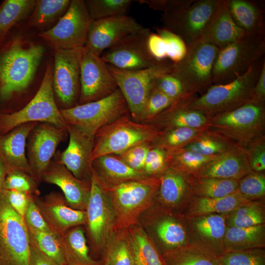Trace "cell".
Here are the masks:
<instances>
[{
  "label": "cell",
  "mask_w": 265,
  "mask_h": 265,
  "mask_svg": "<svg viewBox=\"0 0 265 265\" xmlns=\"http://www.w3.org/2000/svg\"><path fill=\"white\" fill-rule=\"evenodd\" d=\"M53 53L25 22L10 31L0 44V112L21 108L23 100L36 94Z\"/></svg>",
  "instance_id": "cell-1"
},
{
  "label": "cell",
  "mask_w": 265,
  "mask_h": 265,
  "mask_svg": "<svg viewBox=\"0 0 265 265\" xmlns=\"http://www.w3.org/2000/svg\"><path fill=\"white\" fill-rule=\"evenodd\" d=\"M265 57L254 64L243 75L224 84L212 85L200 97H190L187 107L200 111L208 117L224 113L251 101L254 89Z\"/></svg>",
  "instance_id": "cell-2"
},
{
  "label": "cell",
  "mask_w": 265,
  "mask_h": 265,
  "mask_svg": "<svg viewBox=\"0 0 265 265\" xmlns=\"http://www.w3.org/2000/svg\"><path fill=\"white\" fill-rule=\"evenodd\" d=\"M53 55L48 62L43 81L33 97L21 108L10 113L0 112V135L30 122L48 123L68 130L53 89Z\"/></svg>",
  "instance_id": "cell-3"
},
{
  "label": "cell",
  "mask_w": 265,
  "mask_h": 265,
  "mask_svg": "<svg viewBox=\"0 0 265 265\" xmlns=\"http://www.w3.org/2000/svg\"><path fill=\"white\" fill-rule=\"evenodd\" d=\"M161 132L153 125L138 123L126 113L101 128L94 138L92 160L118 155L136 145L151 143Z\"/></svg>",
  "instance_id": "cell-4"
},
{
  "label": "cell",
  "mask_w": 265,
  "mask_h": 265,
  "mask_svg": "<svg viewBox=\"0 0 265 265\" xmlns=\"http://www.w3.org/2000/svg\"><path fill=\"white\" fill-rule=\"evenodd\" d=\"M220 0H167L163 27L180 37L187 46L200 40Z\"/></svg>",
  "instance_id": "cell-5"
},
{
  "label": "cell",
  "mask_w": 265,
  "mask_h": 265,
  "mask_svg": "<svg viewBox=\"0 0 265 265\" xmlns=\"http://www.w3.org/2000/svg\"><path fill=\"white\" fill-rule=\"evenodd\" d=\"M265 34H244L219 50L212 71V83L221 84L244 74L265 57Z\"/></svg>",
  "instance_id": "cell-6"
},
{
  "label": "cell",
  "mask_w": 265,
  "mask_h": 265,
  "mask_svg": "<svg viewBox=\"0 0 265 265\" xmlns=\"http://www.w3.org/2000/svg\"><path fill=\"white\" fill-rule=\"evenodd\" d=\"M159 184L157 177L130 181L106 187L116 217V229L136 224L139 216L152 203Z\"/></svg>",
  "instance_id": "cell-7"
},
{
  "label": "cell",
  "mask_w": 265,
  "mask_h": 265,
  "mask_svg": "<svg viewBox=\"0 0 265 265\" xmlns=\"http://www.w3.org/2000/svg\"><path fill=\"white\" fill-rule=\"evenodd\" d=\"M65 122L94 138L102 127L130 112L127 102L119 89L97 101L60 110Z\"/></svg>",
  "instance_id": "cell-8"
},
{
  "label": "cell",
  "mask_w": 265,
  "mask_h": 265,
  "mask_svg": "<svg viewBox=\"0 0 265 265\" xmlns=\"http://www.w3.org/2000/svg\"><path fill=\"white\" fill-rule=\"evenodd\" d=\"M85 211V225L92 248L95 252L102 253L116 229V217L108 191L93 168L90 195Z\"/></svg>",
  "instance_id": "cell-9"
},
{
  "label": "cell",
  "mask_w": 265,
  "mask_h": 265,
  "mask_svg": "<svg viewBox=\"0 0 265 265\" xmlns=\"http://www.w3.org/2000/svg\"><path fill=\"white\" fill-rule=\"evenodd\" d=\"M0 265H30L26 225L2 192L0 194Z\"/></svg>",
  "instance_id": "cell-10"
},
{
  "label": "cell",
  "mask_w": 265,
  "mask_h": 265,
  "mask_svg": "<svg viewBox=\"0 0 265 265\" xmlns=\"http://www.w3.org/2000/svg\"><path fill=\"white\" fill-rule=\"evenodd\" d=\"M173 63L165 59L149 68L136 71L121 70L106 64L127 102L132 119L136 122L139 123L153 81L160 75L170 72Z\"/></svg>",
  "instance_id": "cell-11"
},
{
  "label": "cell",
  "mask_w": 265,
  "mask_h": 265,
  "mask_svg": "<svg viewBox=\"0 0 265 265\" xmlns=\"http://www.w3.org/2000/svg\"><path fill=\"white\" fill-rule=\"evenodd\" d=\"M219 49L201 40L187 46L185 56L173 63L171 72L192 95L205 92L212 85V71Z\"/></svg>",
  "instance_id": "cell-12"
},
{
  "label": "cell",
  "mask_w": 265,
  "mask_h": 265,
  "mask_svg": "<svg viewBox=\"0 0 265 265\" xmlns=\"http://www.w3.org/2000/svg\"><path fill=\"white\" fill-rule=\"evenodd\" d=\"M83 52V47L53 50L52 85L55 100L60 110L78 105Z\"/></svg>",
  "instance_id": "cell-13"
},
{
  "label": "cell",
  "mask_w": 265,
  "mask_h": 265,
  "mask_svg": "<svg viewBox=\"0 0 265 265\" xmlns=\"http://www.w3.org/2000/svg\"><path fill=\"white\" fill-rule=\"evenodd\" d=\"M91 22L85 1L71 0L67 12L56 24L38 35L53 50L83 47Z\"/></svg>",
  "instance_id": "cell-14"
},
{
  "label": "cell",
  "mask_w": 265,
  "mask_h": 265,
  "mask_svg": "<svg viewBox=\"0 0 265 265\" xmlns=\"http://www.w3.org/2000/svg\"><path fill=\"white\" fill-rule=\"evenodd\" d=\"M150 32L149 28L143 27L106 50L100 56L106 64L121 70L136 71L149 68L159 62L148 49Z\"/></svg>",
  "instance_id": "cell-15"
},
{
  "label": "cell",
  "mask_w": 265,
  "mask_h": 265,
  "mask_svg": "<svg viewBox=\"0 0 265 265\" xmlns=\"http://www.w3.org/2000/svg\"><path fill=\"white\" fill-rule=\"evenodd\" d=\"M80 91L78 105L99 100L118 89L101 56L83 47L80 64Z\"/></svg>",
  "instance_id": "cell-16"
},
{
  "label": "cell",
  "mask_w": 265,
  "mask_h": 265,
  "mask_svg": "<svg viewBox=\"0 0 265 265\" xmlns=\"http://www.w3.org/2000/svg\"><path fill=\"white\" fill-rule=\"evenodd\" d=\"M68 130L48 123H37L28 136L26 158L33 177L39 184L56 149L65 140Z\"/></svg>",
  "instance_id": "cell-17"
},
{
  "label": "cell",
  "mask_w": 265,
  "mask_h": 265,
  "mask_svg": "<svg viewBox=\"0 0 265 265\" xmlns=\"http://www.w3.org/2000/svg\"><path fill=\"white\" fill-rule=\"evenodd\" d=\"M143 27L127 15L92 20L84 47L100 56L106 50Z\"/></svg>",
  "instance_id": "cell-18"
},
{
  "label": "cell",
  "mask_w": 265,
  "mask_h": 265,
  "mask_svg": "<svg viewBox=\"0 0 265 265\" xmlns=\"http://www.w3.org/2000/svg\"><path fill=\"white\" fill-rule=\"evenodd\" d=\"M34 200L44 220L57 236L72 227L85 224L86 211L71 208L59 192L52 191L41 198L34 195Z\"/></svg>",
  "instance_id": "cell-19"
},
{
  "label": "cell",
  "mask_w": 265,
  "mask_h": 265,
  "mask_svg": "<svg viewBox=\"0 0 265 265\" xmlns=\"http://www.w3.org/2000/svg\"><path fill=\"white\" fill-rule=\"evenodd\" d=\"M68 133L67 147L55 157L76 178L90 181L94 138L71 125H68Z\"/></svg>",
  "instance_id": "cell-20"
},
{
  "label": "cell",
  "mask_w": 265,
  "mask_h": 265,
  "mask_svg": "<svg viewBox=\"0 0 265 265\" xmlns=\"http://www.w3.org/2000/svg\"><path fill=\"white\" fill-rule=\"evenodd\" d=\"M42 181L58 186L71 208L86 211L90 195V181L76 178L55 157L44 173Z\"/></svg>",
  "instance_id": "cell-21"
},
{
  "label": "cell",
  "mask_w": 265,
  "mask_h": 265,
  "mask_svg": "<svg viewBox=\"0 0 265 265\" xmlns=\"http://www.w3.org/2000/svg\"><path fill=\"white\" fill-rule=\"evenodd\" d=\"M37 123H25L0 135V159L5 166L7 173L18 170L33 177L26 154V147L29 134Z\"/></svg>",
  "instance_id": "cell-22"
},
{
  "label": "cell",
  "mask_w": 265,
  "mask_h": 265,
  "mask_svg": "<svg viewBox=\"0 0 265 265\" xmlns=\"http://www.w3.org/2000/svg\"><path fill=\"white\" fill-rule=\"evenodd\" d=\"M244 34L234 22L228 8L227 0H220L200 40L221 49Z\"/></svg>",
  "instance_id": "cell-23"
},
{
  "label": "cell",
  "mask_w": 265,
  "mask_h": 265,
  "mask_svg": "<svg viewBox=\"0 0 265 265\" xmlns=\"http://www.w3.org/2000/svg\"><path fill=\"white\" fill-rule=\"evenodd\" d=\"M264 103L252 101L230 111L213 116L214 126L234 133L248 132L259 127L264 118Z\"/></svg>",
  "instance_id": "cell-24"
},
{
  "label": "cell",
  "mask_w": 265,
  "mask_h": 265,
  "mask_svg": "<svg viewBox=\"0 0 265 265\" xmlns=\"http://www.w3.org/2000/svg\"><path fill=\"white\" fill-rule=\"evenodd\" d=\"M190 97L175 101L145 124L153 125L160 132L177 128L198 129L202 127L207 123L208 117L200 111L187 107V101Z\"/></svg>",
  "instance_id": "cell-25"
},
{
  "label": "cell",
  "mask_w": 265,
  "mask_h": 265,
  "mask_svg": "<svg viewBox=\"0 0 265 265\" xmlns=\"http://www.w3.org/2000/svg\"><path fill=\"white\" fill-rule=\"evenodd\" d=\"M92 168L106 186L152 177L143 171L131 168L115 155H106L95 159L92 160Z\"/></svg>",
  "instance_id": "cell-26"
},
{
  "label": "cell",
  "mask_w": 265,
  "mask_h": 265,
  "mask_svg": "<svg viewBox=\"0 0 265 265\" xmlns=\"http://www.w3.org/2000/svg\"><path fill=\"white\" fill-rule=\"evenodd\" d=\"M250 170L243 155L236 151H226L203 166L200 170L201 178L238 180Z\"/></svg>",
  "instance_id": "cell-27"
},
{
  "label": "cell",
  "mask_w": 265,
  "mask_h": 265,
  "mask_svg": "<svg viewBox=\"0 0 265 265\" xmlns=\"http://www.w3.org/2000/svg\"><path fill=\"white\" fill-rule=\"evenodd\" d=\"M57 237L66 265H103V261L90 255L81 225L72 227Z\"/></svg>",
  "instance_id": "cell-28"
},
{
  "label": "cell",
  "mask_w": 265,
  "mask_h": 265,
  "mask_svg": "<svg viewBox=\"0 0 265 265\" xmlns=\"http://www.w3.org/2000/svg\"><path fill=\"white\" fill-rule=\"evenodd\" d=\"M236 25L245 34H265V11L258 2L249 0H227Z\"/></svg>",
  "instance_id": "cell-29"
},
{
  "label": "cell",
  "mask_w": 265,
  "mask_h": 265,
  "mask_svg": "<svg viewBox=\"0 0 265 265\" xmlns=\"http://www.w3.org/2000/svg\"><path fill=\"white\" fill-rule=\"evenodd\" d=\"M71 0H36L31 14L25 22L27 26L38 33L54 26L68 9Z\"/></svg>",
  "instance_id": "cell-30"
},
{
  "label": "cell",
  "mask_w": 265,
  "mask_h": 265,
  "mask_svg": "<svg viewBox=\"0 0 265 265\" xmlns=\"http://www.w3.org/2000/svg\"><path fill=\"white\" fill-rule=\"evenodd\" d=\"M224 239V252L262 248L265 246V225L226 228Z\"/></svg>",
  "instance_id": "cell-31"
},
{
  "label": "cell",
  "mask_w": 265,
  "mask_h": 265,
  "mask_svg": "<svg viewBox=\"0 0 265 265\" xmlns=\"http://www.w3.org/2000/svg\"><path fill=\"white\" fill-rule=\"evenodd\" d=\"M135 265H166L147 234L135 224L127 228Z\"/></svg>",
  "instance_id": "cell-32"
},
{
  "label": "cell",
  "mask_w": 265,
  "mask_h": 265,
  "mask_svg": "<svg viewBox=\"0 0 265 265\" xmlns=\"http://www.w3.org/2000/svg\"><path fill=\"white\" fill-rule=\"evenodd\" d=\"M36 0H4L0 4V44L17 25L26 22Z\"/></svg>",
  "instance_id": "cell-33"
},
{
  "label": "cell",
  "mask_w": 265,
  "mask_h": 265,
  "mask_svg": "<svg viewBox=\"0 0 265 265\" xmlns=\"http://www.w3.org/2000/svg\"><path fill=\"white\" fill-rule=\"evenodd\" d=\"M102 253L103 265H135L127 228L115 229Z\"/></svg>",
  "instance_id": "cell-34"
},
{
  "label": "cell",
  "mask_w": 265,
  "mask_h": 265,
  "mask_svg": "<svg viewBox=\"0 0 265 265\" xmlns=\"http://www.w3.org/2000/svg\"><path fill=\"white\" fill-rule=\"evenodd\" d=\"M250 202L238 190L224 197L197 198L191 208L193 215L201 216L210 214L233 212L240 206Z\"/></svg>",
  "instance_id": "cell-35"
},
{
  "label": "cell",
  "mask_w": 265,
  "mask_h": 265,
  "mask_svg": "<svg viewBox=\"0 0 265 265\" xmlns=\"http://www.w3.org/2000/svg\"><path fill=\"white\" fill-rule=\"evenodd\" d=\"M157 190L161 201L174 206L180 202L187 189L186 180L181 171L166 168L161 172Z\"/></svg>",
  "instance_id": "cell-36"
},
{
  "label": "cell",
  "mask_w": 265,
  "mask_h": 265,
  "mask_svg": "<svg viewBox=\"0 0 265 265\" xmlns=\"http://www.w3.org/2000/svg\"><path fill=\"white\" fill-rule=\"evenodd\" d=\"M219 256L209 249L199 247H180L162 255L166 265H219Z\"/></svg>",
  "instance_id": "cell-37"
},
{
  "label": "cell",
  "mask_w": 265,
  "mask_h": 265,
  "mask_svg": "<svg viewBox=\"0 0 265 265\" xmlns=\"http://www.w3.org/2000/svg\"><path fill=\"white\" fill-rule=\"evenodd\" d=\"M92 20L127 15L132 0H84Z\"/></svg>",
  "instance_id": "cell-38"
},
{
  "label": "cell",
  "mask_w": 265,
  "mask_h": 265,
  "mask_svg": "<svg viewBox=\"0 0 265 265\" xmlns=\"http://www.w3.org/2000/svg\"><path fill=\"white\" fill-rule=\"evenodd\" d=\"M198 132L197 129L177 128L161 132L151 143L152 147L162 149L167 152L182 148Z\"/></svg>",
  "instance_id": "cell-39"
},
{
  "label": "cell",
  "mask_w": 265,
  "mask_h": 265,
  "mask_svg": "<svg viewBox=\"0 0 265 265\" xmlns=\"http://www.w3.org/2000/svg\"><path fill=\"white\" fill-rule=\"evenodd\" d=\"M157 235L169 252L180 248L186 238V232L183 226L170 217L159 221L156 226Z\"/></svg>",
  "instance_id": "cell-40"
},
{
  "label": "cell",
  "mask_w": 265,
  "mask_h": 265,
  "mask_svg": "<svg viewBox=\"0 0 265 265\" xmlns=\"http://www.w3.org/2000/svg\"><path fill=\"white\" fill-rule=\"evenodd\" d=\"M237 180L214 178H201L195 187L200 197L219 198L226 196L238 190Z\"/></svg>",
  "instance_id": "cell-41"
},
{
  "label": "cell",
  "mask_w": 265,
  "mask_h": 265,
  "mask_svg": "<svg viewBox=\"0 0 265 265\" xmlns=\"http://www.w3.org/2000/svg\"><path fill=\"white\" fill-rule=\"evenodd\" d=\"M167 153L168 157L166 168H174L180 171L185 169H200L217 156H205L182 149Z\"/></svg>",
  "instance_id": "cell-42"
},
{
  "label": "cell",
  "mask_w": 265,
  "mask_h": 265,
  "mask_svg": "<svg viewBox=\"0 0 265 265\" xmlns=\"http://www.w3.org/2000/svg\"><path fill=\"white\" fill-rule=\"evenodd\" d=\"M26 228L29 237L44 254L59 264L66 265L56 234L53 232L39 231L27 226Z\"/></svg>",
  "instance_id": "cell-43"
},
{
  "label": "cell",
  "mask_w": 265,
  "mask_h": 265,
  "mask_svg": "<svg viewBox=\"0 0 265 265\" xmlns=\"http://www.w3.org/2000/svg\"><path fill=\"white\" fill-rule=\"evenodd\" d=\"M264 222L262 208L258 204L250 202L233 211L229 219L230 227L239 228L252 227Z\"/></svg>",
  "instance_id": "cell-44"
},
{
  "label": "cell",
  "mask_w": 265,
  "mask_h": 265,
  "mask_svg": "<svg viewBox=\"0 0 265 265\" xmlns=\"http://www.w3.org/2000/svg\"><path fill=\"white\" fill-rule=\"evenodd\" d=\"M152 88L160 91L174 101L193 96L181 80L171 71L156 79Z\"/></svg>",
  "instance_id": "cell-45"
},
{
  "label": "cell",
  "mask_w": 265,
  "mask_h": 265,
  "mask_svg": "<svg viewBox=\"0 0 265 265\" xmlns=\"http://www.w3.org/2000/svg\"><path fill=\"white\" fill-rule=\"evenodd\" d=\"M219 265H265L262 248L224 252L218 256Z\"/></svg>",
  "instance_id": "cell-46"
},
{
  "label": "cell",
  "mask_w": 265,
  "mask_h": 265,
  "mask_svg": "<svg viewBox=\"0 0 265 265\" xmlns=\"http://www.w3.org/2000/svg\"><path fill=\"white\" fill-rule=\"evenodd\" d=\"M195 226L202 237L212 241L223 239L226 229L224 217L216 213L201 216Z\"/></svg>",
  "instance_id": "cell-47"
},
{
  "label": "cell",
  "mask_w": 265,
  "mask_h": 265,
  "mask_svg": "<svg viewBox=\"0 0 265 265\" xmlns=\"http://www.w3.org/2000/svg\"><path fill=\"white\" fill-rule=\"evenodd\" d=\"M174 102L160 91L152 88L141 112L139 123H146Z\"/></svg>",
  "instance_id": "cell-48"
},
{
  "label": "cell",
  "mask_w": 265,
  "mask_h": 265,
  "mask_svg": "<svg viewBox=\"0 0 265 265\" xmlns=\"http://www.w3.org/2000/svg\"><path fill=\"white\" fill-rule=\"evenodd\" d=\"M38 184L31 176L21 171L14 170L7 173L4 189L15 190L31 195L38 196Z\"/></svg>",
  "instance_id": "cell-49"
},
{
  "label": "cell",
  "mask_w": 265,
  "mask_h": 265,
  "mask_svg": "<svg viewBox=\"0 0 265 265\" xmlns=\"http://www.w3.org/2000/svg\"><path fill=\"white\" fill-rule=\"evenodd\" d=\"M156 30L165 42L168 59L173 63L182 59L187 51V46L183 40L163 27Z\"/></svg>",
  "instance_id": "cell-50"
},
{
  "label": "cell",
  "mask_w": 265,
  "mask_h": 265,
  "mask_svg": "<svg viewBox=\"0 0 265 265\" xmlns=\"http://www.w3.org/2000/svg\"><path fill=\"white\" fill-rule=\"evenodd\" d=\"M238 190L249 200L263 197L265 194V176L258 173L247 175L238 183Z\"/></svg>",
  "instance_id": "cell-51"
},
{
  "label": "cell",
  "mask_w": 265,
  "mask_h": 265,
  "mask_svg": "<svg viewBox=\"0 0 265 265\" xmlns=\"http://www.w3.org/2000/svg\"><path fill=\"white\" fill-rule=\"evenodd\" d=\"M151 148L150 143L141 144L115 155L131 168L144 172L146 156Z\"/></svg>",
  "instance_id": "cell-52"
},
{
  "label": "cell",
  "mask_w": 265,
  "mask_h": 265,
  "mask_svg": "<svg viewBox=\"0 0 265 265\" xmlns=\"http://www.w3.org/2000/svg\"><path fill=\"white\" fill-rule=\"evenodd\" d=\"M167 157L165 151L152 147L146 156L144 172L149 176L156 177L166 168Z\"/></svg>",
  "instance_id": "cell-53"
},
{
  "label": "cell",
  "mask_w": 265,
  "mask_h": 265,
  "mask_svg": "<svg viewBox=\"0 0 265 265\" xmlns=\"http://www.w3.org/2000/svg\"><path fill=\"white\" fill-rule=\"evenodd\" d=\"M190 151L205 156H214L226 151L225 145L221 142L210 138H202L180 148Z\"/></svg>",
  "instance_id": "cell-54"
},
{
  "label": "cell",
  "mask_w": 265,
  "mask_h": 265,
  "mask_svg": "<svg viewBox=\"0 0 265 265\" xmlns=\"http://www.w3.org/2000/svg\"><path fill=\"white\" fill-rule=\"evenodd\" d=\"M34 196H31L24 215V220L26 226L39 231L53 232L39 212Z\"/></svg>",
  "instance_id": "cell-55"
},
{
  "label": "cell",
  "mask_w": 265,
  "mask_h": 265,
  "mask_svg": "<svg viewBox=\"0 0 265 265\" xmlns=\"http://www.w3.org/2000/svg\"><path fill=\"white\" fill-rule=\"evenodd\" d=\"M3 194L12 208L24 219L31 195L15 190L3 189Z\"/></svg>",
  "instance_id": "cell-56"
},
{
  "label": "cell",
  "mask_w": 265,
  "mask_h": 265,
  "mask_svg": "<svg viewBox=\"0 0 265 265\" xmlns=\"http://www.w3.org/2000/svg\"><path fill=\"white\" fill-rule=\"evenodd\" d=\"M147 47L151 56L158 61L167 59L164 41L157 33L151 32L147 39Z\"/></svg>",
  "instance_id": "cell-57"
},
{
  "label": "cell",
  "mask_w": 265,
  "mask_h": 265,
  "mask_svg": "<svg viewBox=\"0 0 265 265\" xmlns=\"http://www.w3.org/2000/svg\"><path fill=\"white\" fill-rule=\"evenodd\" d=\"M29 244L30 265H63L44 254L30 238Z\"/></svg>",
  "instance_id": "cell-58"
},
{
  "label": "cell",
  "mask_w": 265,
  "mask_h": 265,
  "mask_svg": "<svg viewBox=\"0 0 265 265\" xmlns=\"http://www.w3.org/2000/svg\"><path fill=\"white\" fill-rule=\"evenodd\" d=\"M251 167L257 171L265 169V149L262 145H258L252 151L250 158Z\"/></svg>",
  "instance_id": "cell-59"
},
{
  "label": "cell",
  "mask_w": 265,
  "mask_h": 265,
  "mask_svg": "<svg viewBox=\"0 0 265 265\" xmlns=\"http://www.w3.org/2000/svg\"><path fill=\"white\" fill-rule=\"evenodd\" d=\"M265 100V63L261 71L259 77L256 83L253 98L251 101L264 103Z\"/></svg>",
  "instance_id": "cell-60"
},
{
  "label": "cell",
  "mask_w": 265,
  "mask_h": 265,
  "mask_svg": "<svg viewBox=\"0 0 265 265\" xmlns=\"http://www.w3.org/2000/svg\"><path fill=\"white\" fill-rule=\"evenodd\" d=\"M140 3H145L151 8L163 12L165 9L167 0H135Z\"/></svg>",
  "instance_id": "cell-61"
},
{
  "label": "cell",
  "mask_w": 265,
  "mask_h": 265,
  "mask_svg": "<svg viewBox=\"0 0 265 265\" xmlns=\"http://www.w3.org/2000/svg\"><path fill=\"white\" fill-rule=\"evenodd\" d=\"M6 174L7 170L5 166L0 159V194L4 189V184Z\"/></svg>",
  "instance_id": "cell-62"
}]
</instances>
